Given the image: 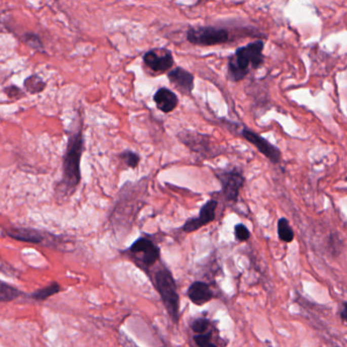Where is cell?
I'll list each match as a JSON object with an SVG mask.
<instances>
[{"instance_id":"6da1fadb","label":"cell","mask_w":347,"mask_h":347,"mask_svg":"<svg viewBox=\"0 0 347 347\" xmlns=\"http://www.w3.org/2000/svg\"><path fill=\"white\" fill-rule=\"evenodd\" d=\"M264 48L265 43L262 40H257L238 48L235 55L230 56L228 59V78L233 82H241L250 73L251 69L261 67L265 61L263 55Z\"/></svg>"},{"instance_id":"7a4b0ae2","label":"cell","mask_w":347,"mask_h":347,"mask_svg":"<svg viewBox=\"0 0 347 347\" xmlns=\"http://www.w3.org/2000/svg\"><path fill=\"white\" fill-rule=\"evenodd\" d=\"M83 145V131L80 129L69 137L66 152L63 157V173L62 180L59 182V187L64 191V195L70 196L81 181Z\"/></svg>"},{"instance_id":"3957f363","label":"cell","mask_w":347,"mask_h":347,"mask_svg":"<svg viewBox=\"0 0 347 347\" xmlns=\"http://www.w3.org/2000/svg\"><path fill=\"white\" fill-rule=\"evenodd\" d=\"M154 285L161 297L168 316L173 323H177L179 320L180 298L176 282L170 271L166 268L159 269L154 276Z\"/></svg>"},{"instance_id":"277c9868","label":"cell","mask_w":347,"mask_h":347,"mask_svg":"<svg viewBox=\"0 0 347 347\" xmlns=\"http://www.w3.org/2000/svg\"><path fill=\"white\" fill-rule=\"evenodd\" d=\"M129 255L138 267L149 272L160 259V249L152 240L140 238L129 249Z\"/></svg>"},{"instance_id":"5b68a950","label":"cell","mask_w":347,"mask_h":347,"mask_svg":"<svg viewBox=\"0 0 347 347\" xmlns=\"http://www.w3.org/2000/svg\"><path fill=\"white\" fill-rule=\"evenodd\" d=\"M186 39L199 46H214L224 44L229 40V32L217 27H194L187 31Z\"/></svg>"},{"instance_id":"8992f818","label":"cell","mask_w":347,"mask_h":347,"mask_svg":"<svg viewBox=\"0 0 347 347\" xmlns=\"http://www.w3.org/2000/svg\"><path fill=\"white\" fill-rule=\"evenodd\" d=\"M222 187V194L229 202H237L240 191L245 183V176L241 169L231 168L215 172Z\"/></svg>"},{"instance_id":"52a82bcc","label":"cell","mask_w":347,"mask_h":347,"mask_svg":"<svg viewBox=\"0 0 347 347\" xmlns=\"http://www.w3.org/2000/svg\"><path fill=\"white\" fill-rule=\"evenodd\" d=\"M242 135L246 141L256 147V149L263 154L266 158H268L272 163L277 164L281 160V151L273 144H271L268 140L263 138L262 136L256 134L252 130L245 128L242 131Z\"/></svg>"},{"instance_id":"ba28073f","label":"cell","mask_w":347,"mask_h":347,"mask_svg":"<svg viewBox=\"0 0 347 347\" xmlns=\"http://www.w3.org/2000/svg\"><path fill=\"white\" fill-rule=\"evenodd\" d=\"M144 63L153 72L164 73L168 71L174 64V58L172 52L168 49L150 50L143 56Z\"/></svg>"},{"instance_id":"9c48e42d","label":"cell","mask_w":347,"mask_h":347,"mask_svg":"<svg viewBox=\"0 0 347 347\" xmlns=\"http://www.w3.org/2000/svg\"><path fill=\"white\" fill-rule=\"evenodd\" d=\"M218 203L215 200L207 201L204 206L201 208L199 216L196 218L188 219L183 226L181 227L182 231L186 234L195 233V231L199 230L200 228L210 224L213 222L216 218V209H217Z\"/></svg>"},{"instance_id":"30bf717a","label":"cell","mask_w":347,"mask_h":347,"mask_svg":"<svg viewBox=\"0 0 347 347\" xmlns=\"http://www.w3.org/2000/svg\"><path fill=\"white\" fill-rule=\"evenodd\" d=\"M167 78L170 84L181 94L190 95L195 87V76L186 69L177 66L168 71Z\"/></svg>"},{"instance_id":"8fae6325","label":"cell","mask_w":347,"mask_h":347,"mask_svg":"<svg viewBox=\"0 0 347 347\" xmlns=\"http://www.w3.org/2000/svg\"><path fill=\"white\" fill-rule=\"evenodd\" d=\"M187 296L194 304L202 306L213 299L214 292L208 283L203 281H196L188 287Z\"/></svg>"},{"instance_id":"7c38bea8","label":"cell","mask_w":347,"mask_h":347,"mask_svg":"<svg viewBox=\"0 0 347 347\" xmlns=\"http://www.w3.org/2000/svg\"><path fill=\"white\" fill-rule=\"evenodd\" d=\"M153 100L157 106V108L162 111L163 113H170L176 109L178 106L179 100L176 94L169 90L168 88L162 87L157 90L155 93Z\"/></svg>"},{"instance_id":"4fadbf2b","label":"cell","mask_w":347,"mask_h":347,"mask_svg":"<svg viewBox=\"0 0 347 347\" xmlns=\"http://www.w3.org/2000/svg\"><path fill=\"white\" fill-rule=\"evenodd\" d=\"M7 235L16 241L35 245H41L46 240L42 233L31 228H11L7 230Z\"/></svg>"},{"instance_id":"5bb4252c","label":"cell","mask_w":347,"mask_h":347,"mask_svg":"<svg viewBox=\"0 0 347 347\" xmlns=\"http://www.w3.org/2000/svg\"><path fill=\"white\" fill-rule=\"evenodd\" d=\"M194 341L198 347H225L224 342H222L219 336V332L213 324L206 331L195 334Z\"/></svg>"},{"instance_id":"9a60e30c","label":"cell","mask_w":347,"mask_h":347,"mask_svg":"<svg viewBox=\"0 0 347 347\" xmlns=\"http://www.w3.org/2000/svg\"><path fill=\"white\" fill-rule=\"evenodd\" d=\"M277 234H278V238L281 242L286 243V244H290L293 242L294 240V233H293V229L291 228L289 221L282 217L278 220L277 223Z\"/></svg>"},{"instance_id":"2e32d148","label":"cell","mask_w":347,"mask_h":347,"mask_svg":"<svg viewBox=\"0 0 347 347\" xmlns=\"http://www.w3.org/2000/svg\"><path fill=\"white\" fill-rule=\"evenodd\" d=\"M21 295L22 291L19 288L0 280V301L10 302L19 298Z\"/></svg>"},{"instance_id":"e0dca14e","label":"cell","mask_w":347,"mask_h":347,"mask_svg":"<svg viewBox=\"0 0 347 347\" xmlns=\"http://www.w3.org/2000/svg\"><path fill=\"white\" fill-rule=\"evenodd\" d=\"M60 288L61 287H60V285L57 282H52L48 286L43 287V288L38 289L35 292H33L30 295V297L32 299H35V300H38V301H43V300L48 299L50 296L58 293L60 291Z\"/></svg>"},{"instance_id":"ac0fdd59","label":"cell","mask_w":347,"mask_h":347,"mask_svg":"<svg viewBox=\"0 0 347 347\" xmlns=\"http://www.w3.org/2000/svg\"><path fill=\"white\" fill-rule=\"evenodd\" d=\"M24 86L26 88V91L30 94H38L44 91L46 83L39 75L33 74L25 80Z\"/></svg>"},{"instance_id":"d6986e66","label":"cell","mask_w":347,"mask_h":347,"mask_svg":"<svg viewBox=\"0 0 347 347\" xmlns=\"http://www.w3.org/2000/svg\"><path fill=\"white\" fill-rule=\"evenodd\" d=\"M212 325V322L207 318H197L190 322V329L195 334L202 333L206 331L210 326Z\"/></svg>"},{"instance_id":"ffe728a7","label":"cell","mask_w":347,"mask_h":347,"mask_svg":"<svg viewBox=\"0 0 347 347\" xmlns=\"http://www.w3.org/2000/svg\"><path fill=\"white\" fill-rule=\"evenodd\" d=\"M120 157L123 159V161L128 165V167L130 168H136L138 167L141 158L139 156V154L133 152V151H125L124 153H122L120 155Z\"/></svg>"},{"instance_id":"44dd1931","label":"cell","mask_w":347,"mask_h":347,"mask_svg":"<svg viewBox=\"0 0 347 347\" xmlns=\"http://www.w3.org/2000/svg\"><path fill=\"white\" fill-rule=\"evenodd\" d=\"M23 41L31 48L42 51L43 50V44L39 38L38 35L34 33H26L23 36Z\"/></svg>"},{"instance_id":"7402d4cb","label":"cell","mask_w":347,"mask_h":347,"mask_svg":"<svg viewBox=\"0 0 347 347\" xmlns=\"http://www.w3.org/2000/svg\"><path fill=\"white\" fill-rule=\"evenodd\" d=\"M235 237H236L237 241L244 243L250 239L251 233L245 224L240 223V224H237L235 226Z\"/></svg>"},{"instance_id":"603a6c76","label":"cell","mask_w":347,"mask_h":347,"mask_svg":"<svg viewBox=\"0 0 347 347\" xmlns=\"http://www.w3.org/2000/svg\"><path fill=\"white\" fill-rule=\"evenodd\" d=\"M5 93L10 97V98H19L20 96L23 95L22 90L16 86H10L5 89Z\"/></svg>"},{"instance_id":"cb8c5ba5","label":"cell","mask_w":347,"mask_h":347,"mask_svg":"<svg viewBox=\"0 0 347 347\" xmlns=\"http://www.w3.org/2000/svg\"><path fill=\"white\" fill-rule=\"evenodd\" d=\"M346 315H347V313H346V302H344L343 306H342L341 314H340V317H341V320H342L343 323L346 322Z\"/></svg>"}]
</instances>
